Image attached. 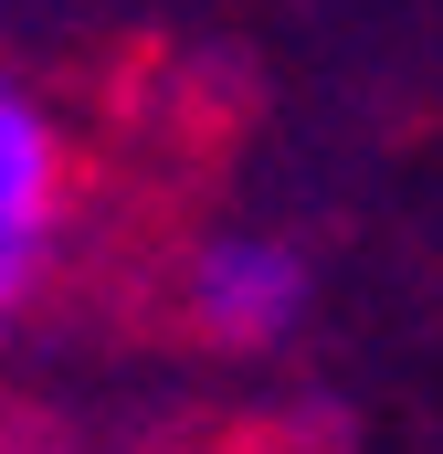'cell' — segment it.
Listing matches in <instances>:
<instances>
[{
  "mask_svg": "<svg viewBox=\"0 0 443 454\" xmlns=\"http://www.w3.org/2000/svg\"><path fill=\"white\" fill-rule=\"evenodd\" d=\"M180 307H190V328L222 348H275L307 328V307H317V264L285 243V232H201L190 243V264H180Z\"/></svg>",
  "mask_w": 443,
  "mask_h": 454,
  "instance_id": "obj_2",
  "label": "cell"
},
{
  "mask_svg": "<svg viewBox=\"0 0 443 454\" xmlns=\"http://www.w3.org/2000/svg\"><path fill=\"white\" fill-rule=\"evenodd\" d=\"M64 223H74L64 116L0 64V328H21V307L43 296V275L64 254Z\"/></svg>",
  "mask_w": 443,
  "mask_h": 454,
  "instance_id": "obj_1",
  "label": "cell"
}]
</instances>
